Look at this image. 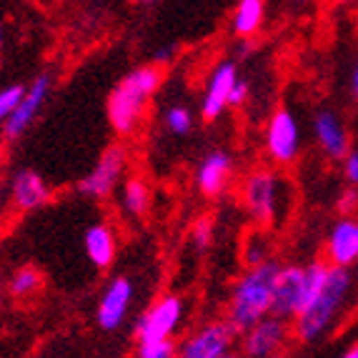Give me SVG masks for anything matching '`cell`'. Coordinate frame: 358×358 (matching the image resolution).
Instances as JSON below:
<instances>
[{
    "instance_id": "cell-1",
    "label": "cell",
    "mask_w": 358,
    "mask_h": 358,
    "mask_svg": "<svg viewBox=\"0 0 358 358\" xmlns=\"http://www.w3.org/2000/svg\"><path fill=\"white\" fill-rule=\"evenodd\" d=\"M353 286H356V281H353L351 268L331 266L329 278L318 291V296L293 318V338L303 343V346H313V343L326 338L338 326L341 316L346 313L353 296Z\"/></svg>"
},
{
    "instance_id": "cell-2",
    "label": "cell",
    "mask_w": 358,
    "mask_h": 358,
    "mask_svg": "<svg viewBox=\"0 0 358 358\" xmlns=\"http://www.w3.org/2000/svg\"><path fill=\"white\" fill-rule=\"evenodd\" d=\"M278 268H281V263H275L271 258V261L258 263V266H248L233 281L226 306V318L238 334H243L248 326H253L256 321L271 313Z\"/></svg>"
},
{
    "instance_id": "cell-3",
    "label": "cell",
    "mask_w": 358,
    "mask_h": 358,
    "mask_svg": "<svg viewBox=\"0 0 358 358\" xmlns=\"http://www.w3.org/2000/svg\"><path fill=\"white\" fill-rule=\"evenodd\" d=\"M163 73L158 66H143L128 73L108 96V120L118 136H131L141 126L148 101L161 88Z\"/></svg>"
},
{
    "instance_id": "cell-4",
    "label": "cell",
    "mask_w": 358,
    "mask_h": 358,
    "mask_svg": "<svg viewBox=\"0 0 358 358\" xmlns=\"http://www.w3.org/2000/svg\"><path fill=\"white\" fill-rule=\"evenodd\" d=\"M329 268L331 263L321 261H313L308 266H281L275 275L271 313L293 321L318 296L329 278Z\"/></svg>"
},
{
    "instance_id": "cell-5",
    "label": "cell",
    "mask_w": 358,
    "mask_h": 358,
    "mask_svg": "<svg viewBox=\"0 0 358 358\" xmlns=\"http://www.w3.org/2000/svg\"><path fill=\"white\" fill-rule=\"evenodd\" d=\"M241 201L245 213L261 228L275 226L288 203V180L271 168H256L243 178Z\"/></svg>"
},
{
    "instance_id": "cell-6",
    "label": "cell",
    "mask_w": 358,
    "mask_h": 358,
    "mask_svg": "<svg viewBox=\"0 0 358 358\" xmlns=\"http://www.w3.org/2000/svg\"><path fill=\"white\" fill-rule=\"evenodd\" d=\"M183 310H185V303L180 296L166 293L161 299H155L153 303L138 316L136 326H133L136 343L173 338L176 331L180 329V323H183Z\"/></svg>"
},
{
    "instance_id": "cell-7",
    "label": "cell",
    "mask_w": 358,
    "mask_h": 358,
    "mask_svg": "<svg viewBox=\"0 0 358 358\" xmlns=\"http://www.w3.org/2000/svg\"><path fill=\"white\" fill-rule=\"evenodd\" d=\"M238 331L233 329L231 321H210L191 336H185L178 343V356L183 358H226L236 351Z\"/></svg>"
},
{
    "instance_id": "cell-8",
    "label": "cell",
    "mask_w": 358,
    "mask_h": 358,
    "mask_svg": "<svg viewBox=\"0 0 358 358\" xmlns=\"http://www.w3.org/2000/svg\"><path fill=\"white\" fill-rule=\"evenodd\" d=\"M293 331L291 323L281 316H263L253 326L241 334V353L251 358H271L286 351L288 341H291Z\"/></svg>"
},
{
    "instance_id": "cell-9",
    "label": "cell",
    "mask_w": 358,
    "mask_h": 358,
    "mask_svg": "<svg viewBox=\"0 0 358 358\" xmlns=\"http://www.w3.org/2000/svg\"><path fill=\"white\" fill-rule=\"evenodd\" d=\"M128 171V150L123 145H110L101 153L98 163L78 183V193L85 198H108L126 178Z\"/></svg>"
},
{
    "instance_id": "cell-10",
    "label": "cell",
    "mask_w": 358,
    "mask_h": 358,
    "mask_svg": "<svg viewBox=\"0 0 358 358\" xmlns=\"http://www.w3.org/2000/svg\"><path fill=\"white\" fill-rule=\"evenodd\" d=\"M266 153L278 166H291L301 155V126L299 118L288 110L278 108L266 123Z\"/></svg>"
},
{
    "instance_id": "cell-11",
    "label": "cell",
    "mask_w": 358,
    "mask_h": 358,
    "mask_svg": "<svg viewBox=\"0 0 358 358\" xmlns=\"http://www.w3.org/2000/svg\"><path fill=\"white\" fill-rule=\"evenodd\" d=\"M133 293L136 291H133V281L128 275H115L108 281L96 306L98 329L106 331V334L120 331V326L128 321V313H131Z\"/></svg>"
},
{
    "instance_id": "cell-12",
    "label": "cell",
    "mask_w": 358,
    "mask_h": 358,
    "mask_svg": "<svg viewBox=\"0 0 358 358\" xmlns=\"http://www.w3.org/2000/svg\"><path fill=\"white\" fill-rule=\"evenodd\" d=\"M50 85H53V80H50L48 73H41V76H36L25 85L20 103L15 106L10 118L3 123V136H6V141H18V138L36 123L38 113L43 110V106H45V101H48V96H50Z\"/></svg>"
},
{
    "instance_id": "cell-13",
    "label": "cell",
    "mask_w": 358,
    "mask_h": 358,
    "mask_svg": "<svg viewBox=\"0 0 358 358\" xmlns=\"http://www.w3.org/2000/svg\"><path fill=\"white\" fill-rule=\"evenodd\" d=\"M310 128H313V138H316L321 153L329 161H343V155L351 150V136H348L343 118L331 108H321L313 113Z\"/></svg>"
},
{
    "instance_id": "cell-14",
    "label": "cell",
    "mask_w": 358,
    "mask_h": 358,
    "mask_svg": "<svg viewBox=\"0 0 358 358\" xmlns=\"http://www.w3.org/2000/svg\"><path fill=\"white\" fill-rule=\"evenodd\" d=\"M238 66L233 60H221L210 73L208 83H206L203 98H201V118L215 120L221 118L223 110L228 108V96H231L233 83L238 80Z\"/></svg>"
},
{
    "instance_id": "cell-15",
    "label": "cell",
    "mask_w": 358,
    "mask_h": 358,
    "mask_svg": "<svg viewBox=\"0 0 358 358\" xmlns=\"http://www.w3.org/2000/svg\"><path fill=\"white\" fill-rule=\"evenodd\" d=\"M326 258L331 266L353 268L358 261V215H341L326 236Z\"/></svg>"
},
{
    "instance_id": "cell-16",
    "label": "cell",
    "mask_w": 358,
    "mask_h": 358,
    "mask_svg": "<svg viewBox=\"0 0 358 358\" xmlns=\"http://www.w3.org/2000/svg\"><path fill=\"white\" fill-rule=\"evenodd\" d=\"M231 176H233V155L223 148L210 150V153H206L201 158V163L196 168V188L203 196L215 198L228 188Z\"/></svg>"
},
{
    "instance_id": "cell-17",
    "label": "cell",
    "mask_w": 358,
    "mask_h": 358,
    "mask_svg": "<svg viewBox=\"0 0 358 358\" xmlns=\"http://www.w3.org/2000/svg\"><path fill=\"white\" fill-rule=\"evenodd\" d=\"M50 201V185L45 183L41 173L30 171V168H20L10 178V203L20 210V213H30L38 210Z\"/></svg>"
},
{
    "instance_id": "cell-18",
    "label": "cell",
    "mask_w": 358,
    "mask_h": 358,
    "mask_svg": "<svg viewBox=\"0 0 358 358\" xmlns=\"http://www.w3.org/2000/svg\"><path fill=\"white\" fill-rule=\"evenodd\" d=\"M83 248L85 256L98 271H106L113 266L115 253H118V238L115 231L108 223H93L88 231L83 233Z\"/></svg>"
},
{
    "instance_id": "cell-19",
    "label": "cell",
    "mask_w": 358,
    "mask_h": 358,
    "mask_svg": "<svg viewBox=\"0 0 358 358\" xmlns=\"http://www.w3.org/2000/svg\"><path fill=\"white\" fill-rule=\"evenodd\" d=\"M266 20V0H238L233 10L231 30L236 38H253Z\"/></svg>"
},
{
    "instance_id": "cell-20",
    "label": "cell",
    "mask_w": 358,
    "mask_h": 358,
    "mask_svg": "<svg viewBox=\"0 0 358 358\" xmlns=\"http://www.w3.org/2000/svg\"><path fill=\"white\" fill-rule=\"evenodd\" d=\"M153 203V193H150V185L141 176H131V178H123V188H120V206L128 215L133 218H143L150 210Z\"/></svg>"
},
{
    "instance_id": "cell-21",
    "label": "cell",
    "mask_w": 358,
    "mask_h": 358,
    "mask_svg": "<svg viewBox=\"0 0 358 358\" xmlns=\"http://www.w3.org/2000/svg\"><path fill=\"white\" fill-rule=\"evenodd\" d=\"M41 286H43V275L38 273L36 268L28 266V268H20L13 273L10 283H8V291H10L13 299L23 301V299H30V296H36V293L41 291Z\"/></svg>"
},
{
    "instance_id": "cell-22",
    "label": "cell",
    "mask_w": 358,
    "mask_h": 358,
    "mask_svg": "<svg viewBox=\"0 0 358 358\" xmlns=\"http://www.w3.org/2000/svg\"><path fill=\"white\" fill-rule=\"evenodd\" d=\"M163 126H166V131L171 133V136H188V133L193 131V126H196V120H193V113L191 108L185 106H171L166 108V113H163Z\"/></svg>"
},
{
    "instance_id": "cell-23",
    "label": "cell",
    "mask_w": 358,
    "mask_h": 358,
    "mask_svg": "<svg viewBox=\"0 0 358 358\" xmlns=\"http://www.w3.org/2000/svg\"><path fill=\"white\" fill-rule=\"evenodd\" d=\"M136 353L141 358H173L178 356V341L176 338L145 341V343H138Z\"/></svg>"
},
{
    "instance_id": "cell-24",
    "label": "cell",
    "mask_w": 358,
    "mask_h": 358,
    "mask_svg": "<svg viewBox=\"0 0 358 358\" xmlns=\"http://www.w3.org/2000/svg\"><path fill=\"white\" fill-rule=\"evenodd\" d=\"M241 256H243L245 266H258V263L271 261V248L263 236H251V238L243 243V253H241Z\"/></svg>"
},
{
    "instance_id": "cell-25",
    "label": "cell",
    "mask_w": 358,
    "mask_h": 358,
    "mask_svg": "<svg viewBox=\"0 0 358 358\" xmlns=\"http://www.w3.org/2000/svg\"><path fill=\"white\" fill-rule=\"evenodd\" d=\"M23 90H25L23 83H10L6 88H0V126L10 118V113L15 110L20 98H23Z\"/></svg>"
},
{
    "instance_id": "cell-26",
    "label": "cell",
    "mask_w": 358,
    "mask_h": 358,
    "mask_svg": "<svg viewBox=\"0 0 358 358\" xmlns=\"http://www.w3.org/2000/svg\"><path fill=\"white\" fill-rule=\"evenodd\" d=\"M191 243L196 251H206V248L213 243V221H210L208 215H203V218H198V221L193 223Z\"/></svg>"
},
{
    "instance_id": "cell-27",
    "label": "cell",
    "mask_w": 358,
    "mask_h": 358,
    "mask_svg": "<svg viewBox=\"0 0 358 358\" xmlns=\"http://www.w3.org/2000/svg\"><path fill=\"white\" fill-rule=\"evenodd\" d=\"M248 96H251V85H248L245 78H238L231 88V96H228V108H241L248 101Z\"/></svg>"
},
{
    "instance_id": "cell-28",
    "label": "cell",
    "mask_w": 358,
    "mask_h": 358,
    "mask_svg": "<svg viewBox=\"0 0 358 358\" xmlns=\"http://www.w3.org/2000/svg\"><path fill=\"white\" fill-rule=\"evenodd\" d=\"M358 208V185H348L346 191L338 196V210L341 215H348V213H356Z\"/></svg>"
},
{
    "instance_id": "cell-29",
    "label": "cell",
    "mask_w": 358,
    "mask_h": 358,
    "mask_svg": "<svg viewBox=\"0 0 358 358\" xmlns=\"http://www.w3.org/2000/svg\"><path fill=\"white\" fill-rule=\"evenodd\" d=\"M343 178L348 185H358V150H348L343 155Z\"/></svg>"
},
{
    "instance_id": "cell-30",
    "label": "cell",
    "mask_w": 358,
    "mask_h": 358,
    "mask_svg": "<svg viewBox=\"0 0 358 358\" xmlns=\"http://www.w3.org/2000/svg\"><path fill=\"white\" fill-rule=\"evenodd\" d=\"M348 90H351L353 103H356V106H358V58H356V63H353L351 78H348Z\"/></svg>"
},
{
    "instance_id": "cell-31",
    "label": "cell",
    "mask_w": 358,
    "mask_h": 358,
    "mask_svg": "<svg viewBox=\"0 0 358 358\" xmlns=\"http://www.w3.org/2000/svg\"><path fill=\"white\" fill-rule=\"evenodd\" d=\"M171 58H173V50H171V48L158 50V53H155V66H168V63H171Z\"/></svg>"
},
{
    "instance_id": "cell-32",
    "label": "cell",
    "mask_w": 358,
    "mask_h": 358,
    "mask_svg": "<svg viewBox=\"0 0 358 358\" xmlns=\"http://www.w3.org/2000/svg\"><path fill=\"white\" fill-rule=\"evenodd\" d=\"M343 356H346V358H358V343H353V346H348L346 351H343Z\"/></svg>"
},
{
    "instance_id": "cell-33",
    "label": "cell",
    "mask_w": 358,
    "mask_h": 358,
    "mask_svg": "<svg viewBox=\"0 0 358 358\" xmlns=\"http://www.w3.org/2000/svg\"><path fill=\"white\" fill-rule=\"evenodd\" d=\"M3 43H6V30H3V23H0V50H3Z\"/></svg>"
},
{
    "instance_id": "cell-34",
    "label": "cell",
    "mask_w": 358,
    "mask_h": 358,
    "mask_svg": "<svg viewBox=\"0 0 358 358\" xmlns=\"http://www.w3.org/2000/svg\"><path fill=\"white\" fill-rule=\"evenodd\" d=\"M331 3H334V6H351L353 0H331Z\"/></svg>"
},
{
    "instance_id": "cell-35",
    "label": "cell",
    "mask_w": 358,
    "mask_h": 358,
    "mask_svg": "<svg viewBox=\"0 0 358 358\" xmlns=\"http://www.w3.org/2000/svg\"><path fill=\"white\" fill-rule=\"evenodd\" d=\"M351 273H353V281H356V283H358V261H356V263H353V271H351Z\"/></svg>"
},
{
    "instance_id": "cell-36",
    "label": "cell",
    "mask_w": 358,
    "mask_h": 358,
    "mask_svg": "<svg viewBox=\"0 0 358 358\" xmlns=\"http://www.w3.org/2000/svg\"><path fill=\"white\" fill-rule=\"evenodd\" d=\"M136 3H141V6H150V3H155V0H136Z\"/></svg>"
},
{
    "instance_id": "cell-37",
    "label": "cell",
    "mask_w": 358,
    "mask_h": 358,
    "mask_svg": "<svg viewBox=\"0 0 358 358\" xmlns=\"http://www.w3.org/2000/svg\"><path fill=\"white\" fill-rule=\"evenodd\" d=\"M296 3H308V0H296Z\"/></svg>"
}]
</instances>
